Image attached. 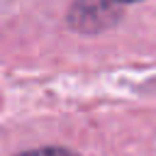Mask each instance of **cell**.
Masks as SVG:
<instances>
[{
	"mask_svg": "<svg viewBox=\"0 0 156 156\" xmlns=\"http://www.w3.org/2000/svg\"><path fill=\"white\" fill-rule=\"evenodd\" d=\"M119 20V7L115 0H78L71 7L68 22L78 32H100Z\"/></svg>",
	"mask_w": 156,
	"mask_h": 156,
	"instance_id": "1",
	"label": "cell"
},
{
	"mask_svg": "<svg viewBox=\"0 0 156 156\" xmlns=\"http://www.w3.org/2000/svg\"><path fill=\"white\" fill-rule=\"evenodd\" d=\"M17 156H78V154H73L71 149H63V146H39L32 151H22Z\"/></svg>",
	"mask_w": 156,
	"mask_h": 156,
	"instance_id": "2",
	"label": "cell"
},
{
	"mask_svg": "<svg viewBox=\"0 0 156 156\" xmlns=\"http://www.w3.org/2000/svg\"><path fill=\"white\" fill-rule=\"evenodd\" d=\"M115 2H136V0H115Z\"/></svg>",
	"mask_w": 156,
	"mask_h": 156,
	"instance_id": "3",
	"label": "cell"
}]
</instances>
